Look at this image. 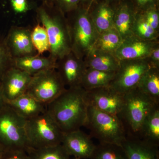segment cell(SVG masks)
I'll use <instances>...</instances> for the list:
<instances>
[{
    "label": "cell",
    "mask_w": 159,
    "mask_h": 159,
    "mask_svg": "<svg viewBox=\"0 0 159 159\" xmlns=\"http://www.w3.org/2000/svg\"><path fill=\"white\" fill-rule=\"evenodd\" d=\"M91 138L79 129L64 133L61 144L70 156L79 159H90L96 146Z\"/></svg>",
    "instance_id": "cell-14"
},
{
    "label": "cell",
    "mask_w": 159,
    "mask_h": 159,
    "mask_svg": "<svg viewBox=\"0 0 159 159\" xmlns=\"http://www.w3.org/2000/svg\"><path fill=\"white\" fill-rule=\"evenodd\" d=\"M159 105L137 87L124 94L123 107L118 116L125 126L126 134L138 135L146 117Z\"/></svg>",
    "instance_id": "cell-5"
},
{
    "label": "cell",
    "mask_w": 159,
    "mask_h": 159,
    "mask_svg": "<svg viewBox=\"0 0 159 159\" xmlns=\"http://www.w3.org/2000/svg\"><path fill=\"white\" fill-rule=\"evenodd\" d=\"M137 12L158 6L159 0H130Z\"/></svg>",
    "instance_id": "cell-34"
},
{
    "label": "cell",
    "mask_w": 159,
    "mask_h": 159,
    "mask_svg": "<svg viewBox=\"0 0 159 159\" xmlns=\"http://www.w3.org/2000/svg\"><path fill=\"white\" fill-rule=\"evenodd\" d=\"M159 43V40H145L133 35L122 40L115 56L120 61L147 58Z\"/></svg>",
    "instance_id": "cell-15"
},
{
    "label": "cell",
    "mask_w": 159,
    "mask_h": 159,
    "mask_svg": "<svg viewBox=\"0 0 159 159\" xmlns=\"http://www.w3.org/2000/svg\"><path fill=\"white\" fill-rule=\"evenodd\" d=\"M122 40L118 31L112 28L99 34L93 49L115 55Z\"/></svg>",
    "instance_id": "cell-25"
},
{
    "label": "cell",
    "mask_w": 159,
    "mask_h": 159,
    "mask_svg": "<svg viewBox=\"0 0 159 159\" xmlns=\"http://www.w3.org/2000/svg\"><path fill=\"white\" fill-rule=\"evenodd\" d=\"M136 136L159 145V105L146 117Z\"/></svg>",
    "instance_id": "cell-22"
},
{
    "label": "cell",
    "mask_w": 159,
    "mask_h": 159,
    "mask_svg": "<svg viewBox=\"0 0 159 159\" xmlns=\"http://www.w3.org/2000/svg\"><path fill=\"white\" fill-rule=\"evenodd\" d=\"M7 104L19 116L26 120L46 112V104L27 93L7 102Z\"/></svg>",
    "instance_id": "cell-19"
},
{
    "label": "cell",
    "mask_w": 159,
    "mask_h": 159,
    "mask_svg": "<svg viewBox=\"0 0 159 159\" xmlns=\"http://www.w3.org/2000/svg\"><path fill=\"white\" fill-rule=\"evenodd\" d=\"M32 76L25 71L12 66L0 80L6 103L26 93Z\"/></svg>",
    "instance_id": "cell-13"
},
{
    "label": "cell",
    "mask_w": 159,
    "mask_h": 159,
    "mask_svg": "<svg viewBox=\"0 0 159 159\" xmlns=\"http://www.w3.org/2000/svg\"><path fill=\"white\" fill-rule=\"evenodd\" d=\"M55 69L66 87L69 88L81 86L87 67L84 60L77 57L71 51L57 61Z\"/></svg>",
    "instance_id": "cell-12"
},
{
    "label": "cell",
    "mask_w": 159,
    "mask_h": 159,
    "mask_svg": "<svg viewBox=\"0 0 159 159\" xmlns=\"http://www.w3.org/2000/svg\"><path fill=\"white\" fill-rule=\"evenodd\" d=\"M87 68L107 72H116L120 66V60L113 54L92 49L84 58Z\"/></svg>",
    "instance_id": "cell-21"
},
{
    "label": "cell",
    "mask_w": 159,
    "mask_h": 159,
    "mask_svg": "<svg viewBox=\"0 0 159 159\" xmlns=\"http://www.w3.org/2000/svg\"><path fill=\"white\" fill-rule=\"evenodd\" d=\"M121 146L127 159H159V145L136 136L126 134Z\"/></svg>",
    "instance_id": "cell-16"
},
{
    "label": "cell",
    "mask_w": 159,
    "mask_h": 159,
    "mask_svg": "<svg viewBox=\"0 0 159 159\" xmlns=\"http://www.w3.org/2000/svg\"><path fill=\"white\" fill-rule=\"evenodd\" d=\"M42 2V4H46V5H51L54 4L53 0H40Z\"/></svg>",
    "instance_id": "cell-40"
},
{
    "label": "cell",
    "mask_w": 159,
    "mask_h": 159,
    "mask_svg": "<svg viewBox=\"0 0 159 159\" xmlns=\"http://www.w3.org/2000/svg\"><path fill=\"white\" fill-rule=\"evenodd\" d=\"M137 87L152 101L159 104V68L148 69L140 80Z\"/></svg>",
    "instance_id": "cell-24"
},
{
    "label": "cell",
    "mask_w": 159,
    "mask_h": 159,
    "mask_svg": "<svg viewBox=\"0 0 159 159\" xmlns=\"http://www.w3.org/2000/svg\"><path fill=\"white\" fill-rule=\"evenodd\" d=\"M132 32L133 35L145 40H159V32L151 27L139 12H137L133 27Z\"/></svg>",
    "instance_id": "cell-28"
},
{
    "label": "cell",
    "mask_w": 159,
    "mask_h": 159,
    "mask_svg": "<svg viewBox=\"0 0 159 159\" xmlns=\"http://www.w3.org/2000/svg\"><path fill=\"white\" fill-rule=\"evenodd\" d=\"M90 159H127V157L121 145L99 143L96 145Z\"/></svg>",
    "instance_id": "cell-27"
},
{
    "label": "cell",
    "mask_w": 159,
    "mask_h": 159,
    "mask_svg": "<svg viewBox=\"0 0 159 159\" xmlns=\"http://www.w3.org/2000/svg\"><path fill=\"white\" fill-rule=\"evenodd\" d=\"M7 105V103L3 95L2 90V86L0 82V110L2 109Z\"/></svg>",
    "instance_id": "cell-38"
},
{
    "label": "cell",
    "mask_w": 159,
    "mask_h": 159,
    "mask_svg": "<svg viewBox=\"0 0 159 159\" xmlns=\"http://www.w3.org/2000/svg\"><path fill=\"white\" fill-rule=\"evenodd\" d=\"M97 0H80V6L88 10Z\"/></svg>",
    "instance_id": "cell-37"
},
{
    "label": "cell",
    "mask_w": 159,
    "mask_h": 159,
    "mask_svg": "<svg viewBox=\"0 0 159 159\" xmlns=\"http://www.w3.org/2000/svg\"><path fill=\"white\" fill-rule=\"evenodd\" d=\"M4 152V150H3L2 148V147L0 146V159L2 158V155Z\"/></svg>",
    "instance_id": "cell-41"
},
{
    "label": "cell",
    "mask_w": 159,
    "mask_h": 159,
    "mask_svg": "<svg viewBox=\"0 0 159 159\" xmlns=\"http://www.w3.org/2000/svg\"><path fill=\"white\" fill-rule=\"evenodd\" d=\"M116 72H107L87 68L81 80V86L85 90L109 86Z\"/></svg>",
    "instance_id": "cell-23"
},
{
    "label": "cell",
    "mask_w": 159,
    "mask_h": 159,
    "mask_svg": "<svg viewBox=\"0 0 159 159\" xmlns=\"http://www.w3.org/2000/svg\"><path fill=\"white\" fill-rule=\"evenodd\" d=\"M106 1L111 6H112L113 7H115V6L118 5L119 3L122 2L123 0H106Z\"/></svg>",
    "instance_id": "cell-39"
},
{
    "label": "cell",
    "mask_w": 159,
    "mask_h": 159,
    "mask_svg": "<svg viewBox=\"0 0 159 159\" xmlns=\"http://www.w3.org/2000/svg\"><path fill=\"white\" fill-rule=\"evenodd\" d=\"M56 61L51 57L36 54L13 59V66L31 76L50 69H55Z\"/></svg>",
    "instance_id": "cell-20"
},
{
    "label": "cell",
    "mask_w": 159,
    "mask_h": 159,
    "mask_svg": "<svg viewBox=\"0 0 159 159\" xmlns=\"http://www.w3.org/2000/svg\"><path fill=\"white\" fill-rule=\"evenodd\" d=\"M12 10L15 13L22 14L27 13L32 9L29 0H9Z\"/></svg>",
    "instance_id": "cell-33"
},
{
    "label": "cell",
    "mask_w": 159,
    "mask_h": 159,
    "mask_svg": "<svg viewBox=\"0 0 159 159\" xmlns=\"http://www.w3.org/2000/svg\"><path fill=\"white\" fill-rule=\"evenodd\" d=\"M147 59L151 67L159 68V43L155 46Z\"/></svg>",
    "instance_id": "cell-36"
},
{
    "label": "cell",
    "mask_w": 159,
    "mask_h": 159,
    "mask_svg": "<svg viewBox=\"0 0 159 159\" xmlns=\"http://www.w3.org/2000/svg\"><path fill=\"white\" fill-rule=\"evenodd\" d=\"M26 120L7 104L0 110V146L4 151L29 150Z\"/></svg>",
    "instance_id": "cell-6"
},
{
    "label": "cell",
    "mask_w": 159,
    "mask_h": 159,
    "mask_svg": "<svg viewBox=\"0 0 159 159\" xmlns=\"http://www.w3.org/2000/svg\"><path fill=\"white\" fill-rule=\"evenodd\" d=\"M66 89L56 69H52L32 76L26 93L47 105Z\"/></svg>",
    "instance_id": "cell-8"
},
{
    "label": "cell",
    "mask_w": 159,
    "mask_h": 159,
    "mask_svg": "<svg viewBox=\"0 0 159 159\" xmlns=\"http://www.w3.org/2000/svg\"><path fill=\"white\" fill-rule=\"evenodd\" d=\"M66 15L71 51L77 57L84 59L93 48L99 33L91 19L87 9L80 6Z\"/></svg>",
    "instance_id": "cell-3"
},
{
    "label": "cell",
    "mask_w": 159,
    "mask_h": 159,
    "mask_svg": "<svg viewBox=\"0 0 159 159\" xmlns=\"http://www.w3.org/2000/svg\"><path fill=\"white\" fill-rule=\"evenodd\" d=\"M29 159H70L61 144L40 148H29L27 152Z\"/></svg>",
    "instance_id": "cell-26"
},
{
    "label": "cell",
    "mask_w": 159,
    "mask_h": 159,
    "mask_svg": "<svg viewBox=\"0 0 159 159\" xmlns=\"http://www.w3.org/2000/svg\"><path fill=\"white\" fill-rule=\"evenodd\" d=\"M75 159H78V158H76Z\"/></svg>",
    "instance_id": "cell-42"
},
{
    "label": "cell",
    "mask_w": 159,
    "mask_h": 159,
    "mask_svg": "<svg viewBox=\"0 0 159 159\" xmlns=\"http://www.w3.org/2000/svg\"><path fill=\"white\" fill-rule=\"evenodd\" d=\"M1 159H29L28 153L25 151H4Z\"/></svg>",
    "instance_id": "cell-35"
},
{
    "label": "cell",
    "mask_w": 159,
    "mask_h": 159,
    "mask_svg": "<svg viewBox=\"0 0 159 159\" xmlns=\"http://www.w3.org/2000/svg\"><path fill=\"white\" fill-rule=\"evenodd\" d=\"M151 67L148 59L120 61V66L109 86L124 94L137 87L140 80Z\"/></svg>",
    "instance_id": "cell-9"
},
{
    "label": "cell",
    "mask_w": 159,
    "mask_h": 159,
    "mask_svg": "<svg viewBox=\"0 0 159 159\" xmlns=\"http://www.w3.org/2000/svg\"><path fill=\"white\" fill-rule=\"evenodd\" d=\"M84 126L90 131L99 143L121 145L126 136L122 121L117 116L98 110L93 107H88L87 119Z\"/></svg>",
    "instance_id": "cell-4"
},
{
    "label": "cell",
    "mask_w": 159,
    "mask_h": 159,
    "mask_svg": "<svg viewBox=\"0 0 159 159\" xmlns=\"http://www.w3.org/2000/svg\"><path fill=\"white\" fill-rule=\"evenodd\" d=\"M25 128L30 148L60 145L64 135L47 112L26 120Z\"/></svg>",
    "instance_id": "cell-7"
},
{
    "label": "cell",
    "mask_w": 159,
    "mask_h": 159,
    "mask_svg": "<svg viewBox=\"0 0 159 159\" xmlns=\"http://www.w3.org/2000/svg\"><path fill=\"white\" fill-rule=\"evenodd\" d=\"M31 29L28 27L12 26L3 39L13 59L37 54L31 39Z\"/></svg>",
    "instance_id": "cell-11"
},
{
    "label": "cell",
    "mask_w": 159,
    "mask_h": 159,
    "mask_svg": "<svg viewBox=\"0 0 159 159\" xmlns=\"http://www.w3.org/2000/svg\"><path fill=\"white\" fill-rule=\"evenodd\" d=\"M31 39L38 55H42L45 52L50 51V43L47 31L39 22L31 29Z\"/></svg>",
    "instance_id": "cell-29"
},
{
    "label": "cell",
    "mask_w": 159,
    "mask_h": 159,
    "mask_svg": "<svg viewBox=\"0 0 159 159\" xmlns=\"http://www.w3.org/2000/svg\"><path fill=\"white\" fill-rule=\"evenodd\" d=\"M85 97L89 106L115 116L119 115L124 103V94L109 86L85 90Z\"/></svg>",
    "instance_id": "cell-10"
},
{
    "label": "cell",
    "mask_w": 159,
    "mask_h": 159,
    "mask_svg": "<svg viewBox=\"0 0 159 159\" xmlns=\"http://www.w3.org/2000/svg\"><path fill=\"white\" fill-rule=\"evenodd\" d=\"M54 6L64 14L66 15L80 6V0H53Z\"/></svg>",
    "instance_id": "cell-32"
},
{
    "label": "cell",
    "mask_w": 159,
    "mask_h": 159,
    "mask_svg": "<svg viewBox=\"0 0 159 159\" xmlns=\"http://www.w3.org/2000/svg\"><path fill=\"white\" fill-rule=\"evenodd\" d=\"M13 66V59L3 40H0V80L5 73Z\"/></svg>",
    "instance_id": "cell-30"
},
{
    "label": "cell",
    "mask_w": 159,
    "mask_h": 159,
    "mask_svg": "<svg viewBox=\"0 0 159 159\" xmlns=\"http://www.w3.org/2000/svg\"><path fill=\"white\" fill-rule=\"evenodd\" d=\"M151 27L159 33V12L158 6L151 8L139 12Z\"/></svg>",
    "instance_id": "cell-31"
},
{
    "label": "cell",
    "mask_w": 159,
    "mask_h": 159,
    "mask_svg": "<svg viewBox=\"0 0 159 159\" xmlns=\"http://www.w3.org/2000/svg\"><path fill=\"white\" fill-rule=\"evenodd\" d=\"M85 90L81 86L69 88L46 105L50 115L64 133L80 129L87 119Z\"/></svg>",
    "instance_id": "cell-1"
},
{
    "label": "cell",
    "mask_w": 159,
    "mask_h": 159,
    "mask_svg": "<svg viewBox=\"0 0 159 159\" xmlns=\"http://www.w3.org/2000/svg\"><path fill=\"white\" fill-rule=\"evenodd\" d=\"M38 22L45 28L49 40V56L57 62L71 51L68 25L65 14L54 4L36 8Z\"/></svg>",
    "instance_id": "cell-2"
},
{
    "label": "cell",
    "mask_w": 159,
    "mask_h": 159,
    "mask_svg": "<svg viewBox=\"0 0 159 159\" xmlns=\"http://www.w3.org/2000/svg\"><path fill=\"white\" fill-rule=\"evenodd\" d=\"M88 11L99 34L114 28V8L106 0H97L90 7Z\"/></svg>",
    "instance_id": "cell-18"
},
{
    "label": "cell",
    "mask_w": 159,
    "mask_h": 159,
    "mask_svg": "<svg viewBox=\"0 0 159 159\" xmlns=\"http://www.w3.org/2000/svg\"><path fill=\"white\" fill-rule=\"evenodd\" d=\"M114 8V28L123 40L133 35V27L137 11L131 2L123 0Z\"/></svg>",
    "instance_id": "cell-17"
}]
</instances>
